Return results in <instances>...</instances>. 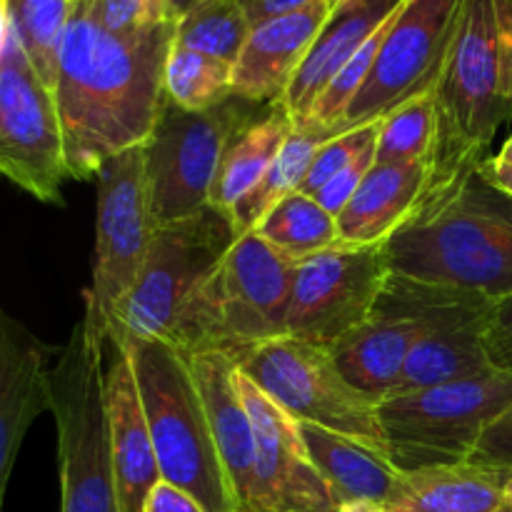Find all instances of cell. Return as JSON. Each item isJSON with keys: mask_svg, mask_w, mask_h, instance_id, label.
<instances>
[{"mask_svg": "<svg viewBox=\"0 0 512 512\" xmlns=\"http://www.w3.org/2000/svg\"><path fill=\"white\" fill-rule=\"evenodd\" d=\"M0 170L40 203L63 205L70 173L58 103L8 23L0 30Z\"/></svg>", "mask_w": 512, "mask_h": 512, "instance_id": "11", "label": "cell"}, {"mask_svg": "<svg viewBox=\"0 0 512 512\" xmlns=\"http://www.w3.org/2000/svg\"><path fill=\"white\" fill-rule=\"evenodd\" d=\"M233 68L198 50L170 45L165 60V95L183 110H210L233 98Z\"/></svg>", "mask_w": 512, "mask_h": 512, "instance_id": "30", "label": "cell"}, {"mask_svg": "<svg viewBox=\"0 0 512 512\" xmlns=\"http://www.w3.org/2000/svg\"><path fill=\"white\" fill-rule=\"evenodd\" d=\"M175 25L115 35L93 0H75L53 85L70 180H93L105 160L148 143L168 100L165 60Z\"/></svg>", "mask_w": 512, "mask_h": 512, "instance_id": "1", "label": "cell"}, {"mask_svg": "<svg viewBox=\"0 0 512 512\" xmlns=\"http://www.w3.org/2000/svg\"><path fill=\"white\" fill-rule=\"evenodd\" d=\"M188 360L208 410L235 512H250L255 485V430L248 405L235 383L238 365L225 353H195L188 355Z\"/></svg>", "mask_w": 512, "mask_h": 512, "instance_id": "20", "label": "cell"}, {"mask_svg": "<svg viewBox=\"0 0 512 512\" xmlns=\"http://www.w3.org/2000/svg\"><path fill=\"white\" fill-rule=\"evenodd\" d=\"M55 345L35 338L23 323L0 315V488L5 490L25 433L45 410H53Z\"/></svg>", "mask_w": 512, "mask_h": 512, "instance_id": "16", "label": "cell"}, {"mask_svg": "<svg viewBox=\"0 0 512 512\" xmlns=\"http://www.w3.org/2000/svg\"><path fill=\"white\" fill-rule=\"evenodd\" d=\"M248 13L250 23L260 25L270 18H280V15L295 13V10L310 8V5L328 3V0H238Z\"/></svg>", "mask_w": 512, "mask_h": 512, "instance_id": "37", "label": "cell"}, {"mask_svg": "<svg viewBox=\"0 0 512 512\" xmlns=\"http://www.w3.org/2000/svg\"><path fill=\"white\" fill-rule=\"evenodd\" d=\"M390 270L383 248L335 245L298 263L285 335L333 348L378 310Z\"/></svg>", "mask_w": 512, "mask_h": 512, "instance_id": "14", "label": "cell"}, {"mask_svg": "<svg viewBox=\"0 0 512 512\" xmlns=\"http://www.w3.org/2000/svg\"><path fill=\"white\" fill-rule=\"evenodd\" d=\"M105 348L110 338L88 315L75 323L53 368V410L63 512H120L110 440Z\"/></svg>", "mask_w": 512, "mask_h": 512, "instance_id": "4", "label": "cell"}, {"mask_svg": "<svg viewBox=\"0 0 512 512\" xmlns=\"http://www.w3.org/2000/svg\"><path fill=\"white\" fill-rule=\"evenodd\" d=\"M500 158H503V160H510V163H512V135H510V138L508 140H505V145H503V148H500Z\"/></svg>", "mask_w": 512, "mask_h": 512, "instance_id": "42", "label": "cell"}, {"mask_svg": "<svg viewBox=\"0 0 512 512\" xmlns=\"http://www.w3.org/2000/svg\"><path fill=\"white\" fill-rule=\"evenodd\" d=\"M300 430L308 443L310 458L333 485L340 503H388L395 483L403 475L388 455L313 423H300Z\"/></svg>", "mask_w": 512, "mask_h": 512, "instance_id": "23", "label": "cell"}, {"mask_svg": "<svg viewBox=\"0 0 512 512\" xmlns=\"http://www.w3.org/2000/svg\"><path fill=\"white\" fill-rule=\"evenodd\" d=\"M465 0H408L390 23L373 70L338 133L375 123L438 88Z\"/></svg>", "mask_w": 512, "mask_h": 512, "instance_id": "13", "label": "cell"}, {"mask_svg": "<svg viewBox=\"0 0 512 512\" xmlns=\"http://www.w3.org/2000/svg\"><path fill=\"white\" fill-rule=\"evenodd\" d=\"M480 163H448L383 250L395 275L495 303L512 293V198L485 180Z\"/></svg>", "mask_w": 512, "mask_h": 512, "instance_id": "2", "label": "cell"}, {"mask_svg": "<svg viewBox=\"0 0 512 512\" xmlns=\"http://www.w3.org/2000/svg\"><path fill=\"white\" fill-rule=\"evenodd\" d=\"M510 135H512V133H510Z\"/></svg>", "mask_w": 512, "mask_h": 512, "instance_id": "45", "label": "cell"}, {"mask_svg": "<svg viewBox=\"0 0 512 512\" xmlns=\"http://www.w3.org/2000/svg\"><path fill=\"white\" fill-rule=\"evenodd\" d=\"M93 10L115 35H138L175 23L168 0H93Z\"/></svg>", "mask_w": 512, "mask_h": 512, "instance_id": "32", "label": "cell"}, {"mask_svg": "<svg viewBox=\"0 0 512 512\" xmlns=\"http://www.w3.org/2000/svg\"><path fill=\"white\" fill-rule=\"evenodd\" d=\"M508 43H510V58H512V0L508 5Z\"/></svg>", "mask_w": 512, "mask_h": 512, "instance_id": "43", "label": "cell"}, {"mask_svg": "<svg viewBox=\"0 0 512 512\" xmlns=\"http://www.w3.org/2000/svg\"><path fill=\"white\" fill-rule=\"evenodd\" d=\"M255 233L295 263H303L313 255L340 245L338 218L325 210L313 195L300 193V190L280 200L265 215Z\"/></svg>", "mask_w": 512, "mask_h": 512, "instance_id": "26", "label": "cell"}, {"mask_svg": "<svg viewBox=\"0 0 512 512\" xmlns=\"http://www.w3.org/2000/svg\"><path fill=\"white\" fill-rule=\"evenodd\" d=\"M503 488H505V495H508V498L512 500V470H510V473H505Z\"/></svg>", "mask_w": 512, "mask_h": 512, "instance_id": "44", "label": "cell"}, {"mask_svg": "<svg viewBox=\"0 0 512 512\" xmlns=\"http://www.w3.org/2000/svg\"><path fill=\"white\" fill-rule=\"evenodd\" d=\"M480 173L485 175L490 185L512 198V163L510 160H503L500 155H493V158H483L480 163Z\"/></svg>", "mask_w": 512, "mask_h": 512, "instance_id": "38", "label": "cell"}, {"mask_svg": "<svg viewBox=\"0 0 512 512\" xmlns=\"http://www.w3.org/2000/svg\"><path fill=\"white\" fill-rule=\"evenodd\" d=\"M200 3H203V0H168V8H170V15H173L175 23H178V20H183L185 15H188L190 10Z\"/></svg>", "mask_w": 512, "mask_h": 512, "instance_id": "40", "label": "cell"}, {"mask_svg": "<svg viewBox=\"0 0 512 512\" xmlns=\"http://www.w3.org/2000/svg\"><path fill=\"white\" fill-rule=\"evenodd\" d=\"M512 408V370L413 393L388 395L378 403L388 455L403 473L433 465L468 463L480 438Z\"/></svg>", "mask_w": 512, "mask_h": 512, "instance_id": "7", "label": "cell"}, {"mask_svg": "<svg viewBox=\"0 0 512 512\" xmlns=\"http://www.w3.org/2000/svg\"><path fill=\"white\" fill-rule=\"evenodd\" d=\"M505 473L478 463L433 465L400 475L390 512H512Z\"/></svg>", "mask_w": 512, "mask_h": 512, "instance_id": "22", "label": "cell"}, {"mask_svg": "<svg viewBox=\"0 0 512 512\" xmlns=\"http://www.w3.org/2000/svg\"><path fill=\"white\" fill-rule=\"evenodd\" d=\"M255 430L250 512H340V498L310 458L300 420L280 408L243 370H235Z\"/></svg>", "mask_w": 512, "mask_h": 512, "instance_id": "15", "label": "cell"}, {"mask_svg": "<svg viewBox=\"0 0 512 512\" xmlns=\"http://www.w3.org/2000/svg\"><path fill=\"white\" fill-rule=\"evenodd\" d=\"M335 5L338 0H328L253 25L233 68L235 98L255 105H268L283 98Z\"/></svg>", "mask_w": 512, "mask_h": 512, "instance_id": "18", "label": "cell"}, {"mask_svg": "<svg viewBox=\"0 0 512 512\" xmlns=\"http://www.w3.org/2000/svg\"><path fill=\"white\" fill-rule=\"evenodd\" d=\"M255 113L258 105L235 95L200 113L165 100L153 135L143 145L155 228L208 208L220 158Z\"/></svg>", "mask_w": 512, "mask_h": 512, "instance_id": "10", "label": "cell"}, {"mask_svg": "<svg viewBox=\"0 0 512 512\" xmlns=\"http://www.w3.org/2000/svg\"><path fill=\"white\" fill-rule=\"evenodd\" d=\"M123 345L133 358L163 480L188 490L208 512H235L188 355L165 340Z\"/></svg>", "mask_w": 512, "mask_h": 512, "instance_id": "5", "label": "cell"}, {"mask_svg": "<svg viewBox=\"0 0 512 512\" xmlns=\"http://www.w3.org/2000/svg\"><path fill=\"white\" fill-rule=\"evenodd\" d=\"M75 0H3V23L15 30L30 63L50 90L58 73V53Z\"/></svg>", "mask_w": 512, "mask_h": 512, "instance_id": "28", "label": "cell"}, {"mask_svg": "<svg viewBox=\"0 0 512 512\" xmlns=\"http://www.w3.org/2000/svg\"><path fill=\"white\" fill-rule=\"evenodd\" d=\"M233 243L230 220L210 205L155 228L138 283L115 315L110 343L170 340L188 300Z\"/></svg>", "mask_w": 512, "mask_h": 512, "instance_id": "9", "label": "cell"}, {"mask_svg": "<svg viewBox=\"0 0 512 512\" xmlns=\"http://www.w3.org/2000/svg\"><path fill=\"white\" fill-rule=\"evenodd\" d=\"M380 138V120L368 125H360V128L343 130V133H335L320 145V150L315 153L313 165L308 170V178L300 185V193L315 195L323 185H328L340 170L348 168L355 158H358L363 150H368L370 145L378 143Z\"/></svg>", "mask_w": 512, "mask_h": 512, "instance_id": "31", "label": "cell"}, {"mask_svg": "<svg viewBox=\"0 0 512 512\" xmlns=\"http://www.w3.org/2000/svg\"><path fill=\"white\" fill-rule=\"evenodd\" d=\"M405 3L408 0H338L308 58L280 98L293 125H303L310 118L330 80Z\"/></svg>", "mask_w": 512, "mask_h": 512, "instance_id": "21", "label": "cell"}, {"mask_svg": "<svg viewBox=\"0 0 512 512\" xmlns=\"http://www.w3.org/2000/svg\"><path fill=\"white\" fill-rule=\"evenodd\" d=\"M468 463L485 465V468L500 470V473H510L512 470V408L498 423L488 428V433L480 438L478 450Z\"/></svg>", "mask_w": 512, "mask_h": 512, "instance_id": "34", "label": "cell"}, {"mask_svg": "<svg viewBox=\"0 0 512 512\" xmlns=\"http://www.w3.org/2000/svg\"><path fill=\"white\" fill-rule=\"evenodd\" d=\"M328 138L330 135L320 133V130L293 128V133L285 140L283 150H280L278 158L273 160L268 173L260 178V183L255 185L233 210H230L228 220L235 238L255 233L258 225L263 223L265 215H268L280 200H285L290 193L300 190L303 180L308 178V170L310 165H313L315 153H318L320 145Z\"/></svg>", "mask_w": 512, "mask_h": 512, "instance_id": "25", "label": "cell"}, {"mask_svg": "<svg viewBox=\"0 0 512 512\" xmlns=\"http://www.w3.org/2000/svg\"><path fill=\"white\" fill-rule=\"evenodd\" d=\"M293 128V118L280 100L263 105L225 148L210 190V208L228 218L230 210L268 173Z\"/></svg>", "mask_w": 512, "mask_h": 512, "instance_id": "24", "label": "cell"}, {"mask_svg": "<svg viewBox=\"0 0 512 512\" xmlns=\"http://www.w3.org/2000/svg\"><path fill=\"white\" fill-rule=\"evenodd\" d=\"M380 163H435L443 160V115L438 88L408 100L380 120Z\"/></svg>", "mask_w": 512, "mask_h": 512, "instance_id": "27", "label": "cell"}, {"mask_svg": "<svg viewBox=\"0 0 512 512\" xmlns=\"http://www.w3.org/2000/svg\"><path fill=\"white\" fill-rule=\"evenodd\" d=\"M143 512H208L188 490L178 488V485L160 480L153 490H150L148 500H145Z\"/></svg>", "mask_w": 512, "mask_h": 512, "instance_id": "35", "label": "cell"}, {"mask_svg": "<svg viewBox=\"0 0 512 512\" xmlns=\"http://www.w3.org/2000/svg\"><path fill=\"white\" fill-rule=\"evenodd\" d=\"M105 390L120 512H143L150 490L163 480V475L133 358L123 343H110Z\"/></svg>", "mask_w": 512, "mask_h": 512, "instance_id": "17", "label": "cell"}, {"mask_svg": "<svg viewBox=\"0 0 512 512\" xmlns=\"http://www.w3.org/2000/svg\"><path fill=\"white\" fill-rule=\"evenodd\" d=\"M375 163H378V143L370 145L368 150H363L348 168L340 170V173L335 175L328 185H323L313 198L338 218V215L343 213L345 205H348L350 200H353V195L358 193V188L363 185V180L368 178V173L373 170Z\"/></svg>", "mask_w": 512, "mask_h": 512, "instance_id": "33", "label": "cell"}, {"mask_svg": "<svg viewBox=\"0 0 512 512\" xmlns=\"http://www.w3.org/2000/svg\"><path fill=\"white\" fill-rule=\"evenodd\" d=\"M340 512H390V510L380 503H363V500H358V503H343L340 505Z\"/></svg>", "mask_w": 512, "mask_h": 512, "instance_id": "41", "label": "cell"}, {"mask_svg": "<svg viewBox=\"0 0 512 512\" xmlns=\"http://www.w3.org/2000/svg\"><path fill=\"white\" fill-rule=\"evenodd\" d=\"M448 163H375L343 213L340 245L383 248L423 205Z\"/></svg>", "mask_w": 512, "mask_h": 512, "instance_id": "19", "label": "cell"}, {"mask_svg": "<svg viewBox=\"0 0 512 512\" xmlns=\"http://www.w3.org/2000/svg\"><path fill=\"white\" fill-rule=\"evenodd\" d=\"M298 263L258 233L235 238L213 273L180 313L165 343L180 353L233 355L248 345L285 335Z\"/></svg>", "mask_w": 512, "mask_h": 512, "instance_id": "3", "label": "cell"}, {"mask_svg": "<svg viewBox=\"0 0 512 512\" xmlns=\"http://www.w3.org/2000/svg\"><path fill=\"white\" fill-rule=\"evenodd\" d=\"M93 283L85 290V315L110 338L120 305L135 288L155 235L150 213L145 148L123 150L98 170Z\"/></svg>", "mask_w": 512, "mask_h": 512, "instance_id": "12", "label": "cell"}, {"mask_svg": "<svg viewBox=\"0 0 512 512\" xmlns=\"http://www.w3.org/2000/svg\"><path fill=\"white\" fill-rule=\"evenodd\" d=\"M250 30L253 23L238 0H203L178 20L173 43L235 65L248 43Z\"/></svg>", "mask_w": 512, "mask_h": 512, "instance_id": "29", "label": "cell"}, {"mask_svg": "<svg viewBox=\"0 0 512 512\" xmlns=\"http://www.w3.org/2000/svg\"><path fill=\"white\" fill-rule=\"evenodd\" d=\"M485 333H488L490 348L512 343V293L488 305V310H485Z\"/></svg>", "mask_w": 512, "mask_h": 512, "instance_id": "36", "label": "cell"}, {"mask_svg": "<svg viewBox=\"0 0 512 512\" xmlns=\"http://www.w3.org/2000/svg\"><path fill=\"white\" fill-rule=\"evenodd\" d=\"M510 0H465L453 48L438 83L443 163L485 158L512 113Z\"/></svg>", "mask_w": 512, "mask_h": 512, "instance_id": "6", "label": "cell"}, {"mask_svg": "<svg viewBox=\"0 0 512 512\" xmlns=\"http://www.w3.org/2000/svg\"><path fill=\"white\" fill-rule=\"evenodd\" d=\"M230 358L295 420L348 435L388 455L378 400L345 378L330 348L293 335H278L248 345Z\"/></svg>", "mask_w": 512, "mask_h": 512, "instance_id": "8", "label": "cell"}, {"mask_svg": "<svg viewBox=\"0 0 512 512\" xmlns=\"http://www.w3.org/2000/svg\"><path fill=\"white\" fill-rule=\"evenodd\" d=\"M490 355H493V363L503 370H512V343H503L490 348Z\"/></svg>", "mask_w": 512, "mask_h": 512, "instance_id": "39", "label": "cell"}]
</instances>
